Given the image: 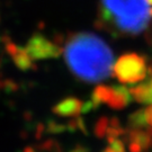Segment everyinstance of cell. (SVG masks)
<instances>
[{"label": "cell", "mask_w": 152, "mask_h": 152, "mask_svg": "<svg viewBox=\"0 0 152 152\" xmlns=\"http://www.w3.org/2000/svg\"><path fill=\"white\" fill-rule=\"evenodd\" d=\"M148 2H149V4L151 5V7H152V0H148Z\"/></svg>", "instance_id": "16"}, {"label": "cell", "mask_w": 152, "mask_h": 152, "mask_svg": "<svg viewBox=\"0 0 152 152\" xmlns=\"http://www.w3.org/2000/svg\"><path fill=\"white\" fill-rule=\"evenodd\" d=\"M130 129H147V121L144 109H137L129 116Z\"/></svg>", "instance_id": "9"}, {"label": "cell", "mask_w": 152, "mask_h": 152, "mask_svg": "<svg viewBox=\"0 0 152 152\" xmlns=\"http://www.w3.org/2000/svg\"><path fill=\"white\" fill-rule=\"evenodd\" d=\"M133 99L130 89L122 86H98L92 92L90 100L97 108L100 104H105L112 109H124Z\"/></svg>", "instance_id": "4"}, {"label": "cell", "mask_w": 152, "mask_h": 152, "mask_svg": "<svg viewBox=\"0 0 152 152\" xmlns=\"http://www.w3.org/2000/svg\"><path fill=\"white\" fill-rule=\"evenodd\" d=\"M103 152H115V151H114V150H112V149H110L109 147H107L106 149H105V150H104Z\"/></svg>", "instance_id": "15"}, {"label": "cell", "mask_w": 152, "mask_h": 152, "mask_svg": "<svg viewBox=\"0 0 152 152\" xmlns=\"http://www.w3.org/2000/svg\"><path fill=\"white\" fill-rule=\"evenodd\" d=\"M64 59L71 72L86 82H100L109 78L114 66L112 50L92 33H76L66 39Z\"/></svg>", "instance_id": "1"}, {"label": "cell", "mask_w": 152, "mask_h": 152, "mask_svg": "<svg viewBox=\"0 0 152 152\" xmlns=\"http://www.w3.org/2000/svg\"><path fill=\"white\" fill-rule=\"evenodd\" d=\"M107 142H108V147L115 152H125L124 141L121 137H110L107 140Z\"/></svg>", "instance_id": "11"}, {"label": "cell", "mask_w": 152, "mask_h": 152, "mask_svg": "<svg viewBox=\"0 0 152 152\" xmlns=\"http://www.w3.org/2000/svg\"><path fill=\"white\" fill-rule=\"evenodd\" d=\"M126 139L130 152H147L152 149V134L147 129H129Z\"/></svg>", "instance_id": "5"}, {"label": "cell", "mask_w": 152, "mask_h": 152, "mask_svg": "<svg viewBox=\"0 0 152 152\" xmlns=\"http://www.w3.org/2000/svg\"><path fill=\"white\" fill-rule=\"evenodd\" d=\"M82 105L83 103L80 99L68 97L56 104L52 108V112L60 117H77L81 113Z\"/></svg>", "instance_id": "6"}, {"label": "cell", "mask_w": 152, "mask_h": 152, "mask_svg": "<svg viewBox=\"0 0 152 152\" xmlns=\"http://www.w3.org/2000/svg\"><path fill=\"white\" fill-rule=\"evenodd\" d=\"M24 152H37V151H35V150H34V149H32V148H26Z\"/></svg>", "instance_id": "14"}, {"label": "cell", "mask_w": 152, "mask_h": 152, "mask_svg": "<svg viewBox=\"0 0 152 152\" xmlns=\"http://www.w3.org/2000/svg\"><path fill=\"white\" fill-rule=\"evenodd\" d=\"M110 121L112 118L108 117H100L97 121V123L95 125V134L99 137V139H105L107 137V134L109 132V127H110Z\"/></svg>", "instance_id": "10"}, {"label": "cell", "mask_w": 152, "mask_h": 152, "mask_svg": "<svg viewBox=\"0 0 152 152\" xmlns=\"http://www.w3.org/2000/svg\"><path fill=\"white\" fill-rule=\"evenodd\" d=\"M70 152H88V149L83 145H76L72 150H70Z\"/></svg>", "instance_id": "13"}, {"label": "cell", "mask_w": 152, "mask_h": 152, "mask_svg": "<svg viewBox=\"0 0 152 152\" xmlns=\"http://www.w3.org/2000/svg\"><path fill=\"white\" fill-rule=\"evenodd\" d=\"M147 61L137 53H126L117 59L113 66V73L123 85H136L148 76Z\"/></svg>", "instance_id": "3"}, {"label": "cell", "mask_w": 152, "mask_h": 152, "mask_svg": "<svg viewBox=\"0 0 152 152\" xmlns=\"http://www.w3.org/2000/svg\"><path fill=\"white\" fill-rule=\"evenodd\" d=\"M130 91L133 99L137 103L152 105V68L149 69L147 78L131 88Z\"/></svg>", "instance_id": "7"}, {"label": "cell", "mask_w": 152, "mask_h": 152, "mask_svg": "<svg viewBox=\"0 0 152 152\" xmlns=\"http://www.w3.org/2000/svg\"><path fill=\"white\" fill-rule=\"evenodd\" d=\"M55 50L56 49H53V45L48 39L39 37L33 39L25 52L31 59H44L56 54Z\"/></svg>", "instance_id": "8"}, {"label": "cell", "mask_w": 152, "mask_h": 152, "mask_svg": "<svg viewBox=\"0 0 152 152\" xmlns=\"http://www.w3.org/2000/svg\"><path fill=\"white\" fill-rule=\"evenodd\" d=\"M98 23L108 32L134 36L151 22L152 7L148 0H99Z\"/></svg>", "instance_id": "2"}, {"label": "cell", "mask_w": 152, "mask_h": 152, "mask_svg": "<svg viewBox=\"0 0 152 152\" xmlns=\"http://www.w3.org/2000/svg\"><path fill=\"white\" fill-rule=\"evenodd\" d=\"M145 113V121H147V130L152 134V105H149L144 108Z\"/></svg>", "instance_id": "12"}]
</instances>
